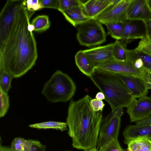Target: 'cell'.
Here are the masks:
<instances>
[{"mask_svg": "<svg viewBox=\"0 0 151 151\" xmlns=\"http://www.w3.org/2000/svg\"><path fill=\"white\" fill-rule=\"evenodd\" d=\"M27 11L23 4L16 13L8 36L0 47V70L13 78L31 69L38 57L36 41Z\"/></svg>", "mask_w": 151, "mask_h": 151, "instance_id": "obj_1", "label": "cell"}, {"mask_svg": "<svg viewBox=\"0 0 151 151\" xmlns=\"http://www.w3.org/2000/svg\"><path fill=\"white\" fill-rule=\"evenodd\" d=\"M92 99L87 95L77 101H70L68 107L66 122L68 133L73 147L77 149L86 150L97 145L102 114L101 111L92 108Z\"/></svg>", "mask_w": 151, "mask_h": 151, "instance_id": "obj_2", "label": "cell"}, {"mask_svg": "<svg viewBox=\"0 0 151 151\" xmlns=\"http://www.w3.org/2000/svg\"><path fill=\"white\" fill-rule=\"evenodd\" d=\"M90 78L104 95L111 112L127 108L136 99L117 74L96 68Z\"/></svg>", "mask_w": 151, "mask_h": 151, "instance_id": "obj_3", "label": "cell"}, {"mask_svg": "<svg viewBox=\"0 0 151 151\" xmlns=\"http://www.w3.org/2000/svg\"><path fill=\"white\" fill-rule=\"evenodd\" d=\"M76 88L75 83L67 74L58 70L45 83L41 93L50 103L66 102L73 96Z\"/></svg>", "mask_w": 151, "mask_h": 151, "instance_id": "obj_4", "label": "cell"}, {"mask_svg": "<svg viewBox=\"0 0 151 151\" xmlns=\"http://www.w3.org/2000/svg\"><path fill=\"white\" fill-rule=\"evenodd\" d=\"M78 26L76 38L81 45L91 47L106 41V33L102 24L97 19H90Z\"/></svg>", "mask_w": 151, "mask_h": 151, "instance_id": "obj_5", "label": "cell"}, {"mask_svg": "<svg viewBox=\"0 0 151 151\" xmlns=\"http://www.w3.org/2000/svg\"><path fill=\"white\" fill-rule=\"evenodd\" d=\"M124 111L123 108L111 112L102 121L97 141L98 151L111 141L118 139L121 117Z\"/></svg>", "mask_w": 151, "mask_h": 151, "instance_id": "obj_6", "label": "cell"}, {"mask_svg": "<svg viewBox=\"0 0 151 151\" xmlns=\"http://www.w3.org/2000/svg\"><path fill=\"white\" fill-rule=\"evenodd\" d=\"M23 0L6 1L0 13V47L5 42L15 15L22 4Z\"/></svg>", "mask_w": 151, "mask_h": 151, "instance_id": "obj_7", "label": "cell"}, {"mask_svg": "<svg viewBox=\"0 0 151 151\" xmlns=\"http://www.w3.org/2000/svg\"><path fill=\"white\" fill-rule=\"evenodd\" d=\"M124 29L120 42L126 48L127 44L133 39L147 40L146 26L144 21L127 20L123 22Z\"/></svg>", "mask_w": 151, "mask_h": 151, "instance_id": "obj_8", "label": "cell"}, {"mask_svg": "<svg viewBox=\"0 0 151 151\" xmlns=\"http://www.w3.org/2000/svg\"><path fill=\"white\" fill-rule=\"evenodd\" d=\"M96 68L116 74H122L144 78L146 72L136 68L127 62L119 61L114 59L109 60L99 65Z\"/></svg>", "mask_w": 151, "mask_h": 151, "instance_id": "obj_9", "label": "cell"}, {"mask_svg": "<svg viewBox=\"0 0 151 151\" xmlns=\"http://www.w3.org/2000/svg\"><path fill=\"white\" fill-rule=\"evenodd\" d=\"M127 113L131 122H138L151 115V98L146 96L134 99L127 108Z\"/></svg>", "mask_w": 151, "mask_h": 151, "instance_id": "obj_10", "label": "cell"}, {"mask_svg": "<svg viewBox=\"0 0 151 151\" xmlns=\"http://www.w3.org/2000/svg\"><path fill=\"white\" fill-rule=\"evenodd\" d=\"M132 0H120L104 16L97 19L104 25L109 23L123 22L127 19V13Z\"/></svg>", "mask_w": 151, "mask_h": 151, "instance_id": "obj_11", "label": "cell"}, {"mask_svg": "<svg viewBox=\"0 0 151 151\" xmlns=\"http://www.w3.org/2000/svg\"><path fill=\"white\" fill-rule=\"evenodd\" d=\"M113 43L99 46L83 50L84 52L94 66L96 67L100 64L113 59Z\"/></svg>", "mask_w": 151, "mask_h": 151, "instance_id": "obj_12", "label": "cell"}, {"mask_svg": "<svg viewBox=\"0 0 151 151\" xmlns=\"http://www.w3.org/2000/svg\"><path fill=\"white\" fill-rule=\"evenodd\" d=\"M127 19L145 21L151 19L148 0H132L127 13Z\"/></svg>", "mask_w": 151, "mask_h": 151, "instance_id": "obj_13", "label": "cell"}, {"mask_svg": "<svg viewBox=\"0 0 151 151\" xmlns=\"http://www.w3.org/2000/svg\"><path fill=\"white\" fill-rule=\"evenodd\" d=\"M117 74L136 99L147 95L148 89L143 78L129 75Z\"/></svg>", "mask_w": 151, "mask_h": 151, "instance_id": "obj_14", "label": "cell"}, {"mask_svg": "<svg viewBox=\"0 0 151 151\" xmlns=\"http://www.w3.org/2000/svg\"><path fill=\"white\" fill-rule=\"evenodd\" d=\"M86 14L91 19H96L100 14L112 2V0H81Z\"/></svg>", "mask_w": 151, "mask_h": 151, "instance_id": "obj_15", "label": "cell"}, {"mask_svg": "<svg viewBox=\"0 0 151 151\" xmlns=\"http://www.w3.org/2000/svg\"><path fill=\"white\" fill-rule=\"evenodd\" d=\"M124 141L137 138L151 140V124L129 125L123 132Z\"/></svg>", "mask_w": 151, "mask_h": 151, "instance_id": "obj_16", "label": "cell"}, {"mask_svg": "<svg viewBox=\"0 0 151 151\" xmlns=\"http://www.w3.org/2000/svg\"><path fill=\"white\" fill-rule=\"evenodd\" d=\"M61 12L66 19L75 27L91 19L84 12L81 4Z\"/></svg>", "mask_w": 151, "mask_h": 151, "instance_id": "obj_17", "label": "cell"}, {"mask_svg": "<svg viewBox=\"0 0 151 151\" xmlns=\"http://www.w3.org/2000/svg\"><path fill=\"white\" fill-rule=\"evenodd\" d=\"M75 60L76 65L81 71L90 78L96 68L83 50H80L76 53Z\"/></svg>", "mask_w": 151, "mask_h": 151, "instance_id": "obj_18", "label": "cell"}, {"mask_svg": "<svg viewBox=\"0 0 151 151\" xmlns=\"http://www.w3.org/2000/svg\"><path fill=\"white\" fill-rule=\"evenodd\" d=\"M128 151H151V140L137 138L124 141Z\"/></svg>", "mask_w": 151, "mask_h": 151, "instance_id": "obj_19", "label": "cell"}, {"mask_svg": "<svg viewBox=\"0 0 151 151\" xmlns=\"http://www.w3.org/2000/svg\"><path fill=\"white\" fill-rule=\"evenodd\" d=\"M31 24L33 31L38 32H44L49 29L50 23L49 16L46 15H39L32 21Z\"/></svg>", "mask_w": 151, "mask_h": 151, "instance_id": "obj_20", "label": "cell"}, {"mask_svg": "<svg viewBox=\"0 0 151 151\" xmlns=\"http://www.w3.org/2000/svg\"><path fill=\"white\" fill-rule=\"evenodd\" d=\"M32 128L38 129H53L63 131L67 130V125L66 122L49 121L36 123L29 125Z\"/></svg>", "mask_w": 151, "mask_h": 151, "instance_id": "obj_21", "label": "cell"}, {"mask_svg": "<svg viewBox=\"0 0 151 151\" xmlns=\"http://www.w3.org/2000/svg\"><path fill=\"white\" fill-rule=\"evenodd\" d=\"M108 30V35L116 40H121L123 33V22L109 23L105 24Z\"/></svg>", "mask_w": 151, "mask_h": 151, "instance_id": "obj_22", "label": "cell"}, {"mask_svg": "<svg viewBox=\"0 0 151 151\" xmlns=\"http://www.w3.org/2000/svg\"><path fill=\"white\" fill-rule=\"evenodd\" d=\"M32 146L30 139L27 140L20 137H17L12 140L10 147L14 151H29Z\"/></svg>", "mask_w": 151, "mask_h": 151, "instance_id": "obj_23", "label": "cell"}, {"mask_svg": "<svg viewBox=\"0 0 151 151\" xmlns=\"http://www.w3.org/2000/svg\"><path fill=\"white\" fill-rule=\"evenodd\" d=\"M127 49L124 47L120 41L116 40L113 43V54L114 59L117 60L127 62Z\"/></svg>", "mask_w": 151, "mask_h": 151, "instance_id": "obj_24", "label": "cell"}, {"mask_svg": "<svg viewBox=\"0 0 151 151\" xmlns=\"http://www.w3.org/2000/svg\"><path fill=\"white\" fill-rule=\"evenodd\" d=\"M126 50L127 62L136 68L144 70L143 62L138 56L135 49L132 50L127 49Z\"/></svg>", "mask_w": 151, "mask_h": 151, "instance_id": "obj_25", "label": "cell"}, {"mask_svg": "<svg viewBox=\"0 0 151 151\" xmlns=\"http://www.w3.org/2000/svg\"><path fill=\"white\" fill-rule=\"evenodd\" d=\"M0 117H3L7 113L9 106V97L7 93L0 87Z\"/></svg>", "mask_w": 151, "mask_h": 151, "instance_id": "obj_26", "label": "cell"}, {"mask_svg": "<svg viewBox=\"0 0 151 151\" xmlns=\"http://www.w3.org/2000/svg\"><path fill=\"white\" fill-rule=\"evenodd\" d=\"M13 77L10 74L0 70V87L5 92L7 93L11 86V83Z\"/></svg>", "mask_w": 151, "mask_h": 151, "instance_id": "obj_27", "label": "cell"}, {"mask_svg": "<svg viewBox=\"0 0 151 151\" xmlns=\"http://www.w3.org/2000/svg\"><path fill=\"white\" fill-rule=\"evenodd\" d=\"M23 5L30 19L35 11L42 9L39 0H23Z\"/></svg>", "mask_w": 151, "mask_h": 151, "instance_id": "obj_28", "label": "cell"}, {"mask_svg": "<svg viewBox=\"0 0 151 151\" xmlns=\"http://www.w3.org/2000/svg\"><path fill=\"white\" fill-rule=\"evenodd\" d=\"M135 50L143 62L144 70L151 71V54L142 50Z\"/></svg>", "mask_w": 151, "mask_h": 151, "instance_id": "obj_29", "label": "cell"}, {"mask_svg": "<svg viewBox=\"0 0 151 151\" xmlns=\"http://www.w3.org/2000/svg\"><path fill=\"white\" fill-rule=\"evenodd\" d=\"M59 11L61 12L81 4L80 0H59Z\"/></svg>", "mask_w": 151, "mask_h": 151, "instance_id": "obj_30", "label": "cell"}, {"mask_svg": "<svg viewBox=\"0 0 151 151\" xmlns=\"http://www.w3.org/2000/svg\"><path fill=\"white\" fill-rule=\"evenodd\" d=\"M98 151H125L120 146L118 139L114 140Z\"/></svg>", "mask_w": 151, "mask_h": 151, "instance_id": "obj_31", "label": "cell"}, {"mask_svg": "<svg viewBox=\"0 0 151 151\" xmlns=\"http://www.w3.org/2000/svg\"><path fill=\"white\" fill-rule=\"evenodd\" d=\"M42 8H49L58 10L60 5L59 0H39Z\"/></svg>", "mask_w": 151, "mask_h": 151, "instance_id": "obj_32", "label": "cell"}, {"mask_svg": "<svg viewBox=\"0 0 151 151\" xmlns=\"http://www.w3.org/2000/svg\"><path fill=\"white\" fill-rule=\"evenodd\" d=\"M135 49L137 50H143L151 54V42L147 40H142Z\"/></svg>", "mask_w": 151, "mask_h": 151, "instance_id": "obj_33", "label": "cell"}, {"mask_svg": "<svg viewBox=\"0 0 151 151\" xmlns=\"http://www.w3.org/2000/svg\"><path fill=\"white\" fill-rule=\"evenodd\" d=\"M90 104L93 109L96 111H102L105 104L102 100H99L95 98L91 101Z\"/></svg>", "mask_w": 151, "mask_h": 151, "instance_id": "obj_34", "label": "cell"}, {"mask_svg": "<svg viewBox=\"0 0 151 151\" xmlns=\"http://www.w3.org/2000/svg\"><path fill=\"white\" fill-rule=\"evenodd\" d=\"M32 143L31 149L29 151H45L46 146L39 141L30 139Z\"/></svg>", "mask_w": 151, "mask_h": 151, "instance_id": "obj_35", "label": "cell"}, {"mask_svg": "<svg viewBox=\"0 0 151 151\" xmlns=\"http://www.w3.org/2000/svg\"><path fill=\"white\" fill-rule=\"evenodd\" d=\"M144 21L146 28V40L151 42V19Z\"/></svg>", "mask_w": 151, "mask_h": 151, "instance_id": "obj_36", "label": "cell"}, {"mask_svg": "<svg viewBox=\"0 0 151 151\" xmlns=\"http://www.w3.org/2000/svg\"><path fill=\"white\" fill-rule=\"evenodd\" d=\"M143 78L147 88L151 89V71L146 72Z\"/></svg>", "mask_w": 151, "mask_h": 151, "instance_id": "obj_37", "label": "cell"}, {"mask_svg": "<svg viewBox=\"0 0 151 151\" xmlns=\"http://www.w3.org/2000/svg\"><path fill=\"white\" fill-rule=\"evenodd\" d=\"M151 124V116L143 120L136 122L137 125H144Z\"/></svg>", "mask_w": 151, "mask_h": 151, "instance_id": "obj_38", "label": "cell"}, {"mask_svg": "<svg viewBox=\"0 0 151 151\" xmlns=\"http://www.w3.org/2000/svg\"><path fill=\"white\" fill-rule=\"evenodd\" d=\"M96 99L99 100L105 99V97L104 95L101 92H99L96 95Z\"/></svg>", "mask_w": 151, "mask_h": 151, "instance_id": "obj_39", "label": "cell"}, {"mask_svg": "<svg viewBox=\"0 0 151 151\" xmlns=\"http://www.w3.org/2000/svg\"><path fill=\"white\" fill-rule=\"evenodd\" d=\"M0 144V151H14L10 147L2 146Z\"/></svg>", "mask_w": 151, "mask_h": 151, "instance_id": "obj_40", "label": "cell"}, {"mask_svg": "<svg viewBox=\"0 0 151 151\" xmlns=\"http://www.w3.org/2000/svg\"><path fill=\"white\" fill-rule=\"evenodd\" d=\"M84 151H98L96 147H94L88 150H84Z\"/></svg>", "mask_w": 151, "mask_h": 151, "instance_id": "obj_41", "label": "cell"}, {"mask_svg": "<svg viewBox=\"0 0 151 151\" xmlns=\"http://www.w3.org/2000/svg\"><path fill=\"white\" fill-rule=\"evenodd\" d=\"M148 4L151 10V0H148Z\"/></svg>", "mask_w": 151, "mask_h": 151, "instance_id": "obj_42", "label": "cell"}, {"mask_svg": "<svg viewBox=\"0 0 151 151\" xmlns=\"http://www.w3.org/2000/svg\"></svg>", "mask_w": 151, "mask_h": 151, "instance_id": "obj_43", "label": "cell"}, {"mask_svg": "<svg viewBox=\"0 0 151 151\" xmlns=\"http://www.w3.org/2000/svg\"><path fill=\"white\" fill-rule=\"evenodd\" d=\"M150 98H151V97H150Z\"/></svg>", "mask_w": 151, "mask_h": 151, "instance_id": "obj_44", "label": "cell"}]
</instances>
